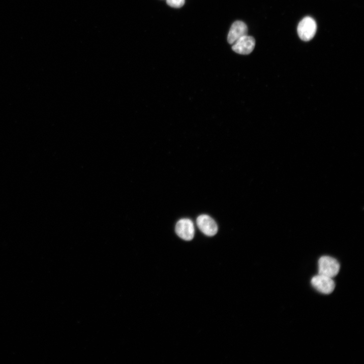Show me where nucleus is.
<instances>
[{
	"instance_id": "obj_7",
	"label": "nucleus",
	"mask_w": 364,
	"mask_h": 364,
	"mask_svg": "<svg viewBox=\"0 0 364 364\" xmlns=\"http://www.w3.org/2000/svg\"><path fill=\"white\" fill-rule=\"evenodd\" d=\"M246 25L241 21H236L232 25L228 35L227 41L230 44H234L240 38L247 35Z\"/></svg>"
},
{
	"instance_id": "obj_1",
	"label": "nucleus",
	"mask_w": 364,
	"mask_h": 364,
	"mask_svg": "<svg viewBox=\"0 0 364 364\" xmlns=\"http://www.w3.org/2000/svg\"><path fill=\"white\" fill-rule=\"evenodd\" d=\"M319 275L330 278L336 277L340 269V264L335 258L329 256H322L318 261Z\"/></svg>"
},
{
	"instance_id": "obj_2",
	"label": "nucleus",
	"mask_w": 364,
	"mask_h": 364,
	"mask_svg": "<svg viewBox=\"0 0 364 364\" xmlns=\"http://www.w3.org/2000/svg\"><path fill=\"white\" fill-rule=\"evenodd\" d=\"M317 24L312 18L307 17L299 23L298 33L301 40L309 41L315 36L317 31Z\"/></svg>"
},
{
	"instance_id": "obj_5",
	"label": "nucleus",
	"mask_w": 364,
	"mask_h": 364,
	"mask_svg": "<svg viewBox=\"0 0 364 364\" xmlns=\"http://www.w3.org/2000/svg\"><path fill=\"white\" fill-rule=\"evenodd\" d=\"M200 230L208 236H215L218 232V227L215 220L207 215L200 216L197 220Z\"/></svg>"
},
{
	"instance_id": "obj_6",
	"label": "nucleus",
	"mask_w": 364,
	"mask_h": 364,
	"mask_svg": "<svg viewBox=\"0 0 364 364\" xmlns=\"http://www.w3.org/2000/svg\"><path fill=\"white\" fill-rule=\"evenodd\" d=\"M232 50L236 53L242 55L251 53L255 45V39L251 36H244L234 43Z\"/></svg>"
},
{
	"instance_id": "obj_8",
	"label": "nucleus",
	"mask_w": 364,
	"mask_h": 364,
	"mask_svg": "<svg viewBox=\"0 0 364 364\" xmlns=\"http://www.w3.org/2000/svg\"><path fill=\"white\" fill-rule=\"evenodd\" d=\"M166 3L171 8L179 9L185 5L186 0H166Z\"/></svg>"
},
{
	"instance_id": "obj_3",
	"label": "nucleus",
	"mask_w": 364,
	"mask_h": 364,
	"mask_svg": "<svg viewBox=\"0 0 364 364\" xmlns=\"http://www.w3.org/2000/svg\"><path fill=\"white\" fill-rule=\"evenodd\" d=\"M175 230L176 234L182 239L191 241L195 237L194 224L190 219L179 220L176 224Z\"/></svg>"
},
{
	"instance_id": "obj_4",
	"label": "nucleus",
	"mask_w": 364,
	"mask_h": 364,
	"mask_svg": "<svg viewBox=\"0 0 364 364\" xmlns=\"http://www.w3.org/2000/svg\"><path fill=\"white\" fill-rule=\"evenodd\" d=\"M312 286L320 293L329 295L335 289V285L332 278L322 275L314 277L311 281Z\"/></svg>"
}]
</instances>
